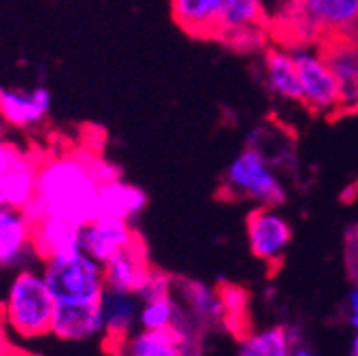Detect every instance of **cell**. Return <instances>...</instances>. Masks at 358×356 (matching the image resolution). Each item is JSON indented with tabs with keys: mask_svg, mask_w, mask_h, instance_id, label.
Wrapping results in <instances>:
<instances>
[{
	"mask_svg": "<svg viewBox=\"0 0 358 356\" xmlns=\"http://www.w3.org/2000/svg\"><path fill=\"white\" fill-rule=\"evenodd\" d=\"M99 180L90 166V154H54L38 160L36 188L24 213L30 222L60 218L83 227L96 218Z\"/></svg>",
	"mask_w": 358,
	"mask_h": 356,
	"instance_id": "6da1fadb",
	"label": "cell"
},
{
	"mask_svg": "<svg viewBox=\"0 0 358 356\" xmlns=\"http://www.w3.org/2000/svg\"><path fill=\"white\" fill-rule=\"evenodd\" d=\"M271 30L284 48L322 45L329 38L358 41V0H282Z\"/></svg>",
	"mask_w": 358,
	"mask_h": 356,
	"instance_id": "7a4b0ae2",
	"label": "cell"
},
{
	"mask_svg": "<svg viewBox=\"0 0 358 356\" xmlns=\"http://www.w3.org/2000/svg\"><path fill=\"white\" fill-rule=\"evenodd\" d=\"M54 311L56 301L48 284H45L41 271H34L30 266H22L7 288L3 305V316L7 327L24 339L50 335Z\"/></svg>",
	"mask_w": 358,
	"mask_h": 356,
	"instance_id": "3957f363",
	"label": "cell"
},
{
	"mask_svg": "<svg viewBox=\"0 0 358 356\" xmlns=\"http://www.w3.org/2000/svg\"><path fill=\"white\" fill-rule=\"evenodd\" d=\"M41 276L56 303H99L105 292L103 264L81 250L43 260Z\"/></svg>",
	"mask_w": 358,
	"mask_h": 356,
	"instance_id": "277c9868",
	"label": "cell"
},
{
	"mask_svg": "<svg viewBox=\"0 0 358 356\" xmlns=\"http://www.w3.org/2000/svg\"><path fill=\"white\" fill-rule=\"evenodd\" d=\"M224 186L227 192L250 199L260 207H275L286 201V188L280 175L252 148H245L231 160L224 173Z\"/></svg>",
	"mask_w": 358,
	"mask_h": 356,
	"instance_id": "5b68a950",
	"label": "cell"
},
{
	"mask_svg": "<svg viewBox=\"0 0 358 356\" xmlns=\"http://www.w3.org/2000/svg\"><path fill=\"white\" fill-rule=\"evenodd\" d=\"M299 87H301V105H305L311 113L318 115H337V83L335 77L320 52L318 45L290 48Z\"/></svg>",
	"mask_w": 358,
	"mask_h": 356,
	"instance_id": "8992f818",
	"label": "cell"
},
{
	"mask_svg": "<svg viewBox=\"0 0 358 356\" xmlns=\"http://www.w3.org/2000/svg\"><path fill=\"white\" fill-rule=\"evenodd\" d=\"M337 83V115L358 111V41L329 38L318 45Z\"/></svg>",
	"mask_w": 358,
	"mask_h": 356,
	"instance_id": "52a82bcc",
	"label": "cell"
},
{
	"mask_svg": "<svg viewBox=\"0 0 358 356\" xmlns=\"http://www.w3.org/2000/svg\"><path fill=\"white\" fill-rule=\"evenodd\" d=\"M248 241L256 258L275 262L292 241V229L275 207H258L248 215Z\"/></svg>",
	"mask_w": 358,
	"mask_h": 356,
	"instance_id": "ba28073f",
	"label": "cell"
},
{
	"mask_svg": "<svg viewBox=\"0 0 358 356\" xmlns=\"http://www.w3.org/2000/svg\"><path fill=\"white\" fill-rule=\"evenodd\" d=\"M105 288L139 294L154 273V266L148 258V250L141 237L134 239L128 248L111 256L103 264Z\"/></svg>",
	"mask_w": 358,
	"mask_h": 356,
	"instance_id": "9c48e42d",
	"label": "cell"
},
{
	"mask_svg": "<svg viewBox=\"0 0 358 356\" xmlns=\"http://www.w3.org/2000/svg\"><path fill=\"white\" fill-rule=\"evenodd\" d=\"M134 239H137V233L130 227V222L96 215L81 227L79 250L96 262L105 264L111 256L128 248Z\"/></svg>",
	"mask_w": 358,
	"mask_h": 356,
	"instance_id": "30bf717a",
	"label": "cell"
},
{
	"mask_svg": "<svg viewBox=\"0 0 358 356\" xmlns=\"http://www.w3.org/2000/svg\"><path fill=\"white\" fill-rule=\"evenodd\" d=\"M52 94L48 87H32V90H15V87H0V120L11 128H32L50 115Z\"/></svg>",
	"mask_w": 358,
	"mask_h": 356,
	"instance_id": "8fae6325",
	"label": "cell"
},
{
	"mask_svg": "<svg viewBox=\"0 0 358 356\" xmlns=\"http://www.w3.org/2000/svg\"><path fill=\"white\" fill-rule=\"evenodd\" d=\"M50 335L60 341H90L103 337L99 303H56Z\"/></svg>",
	"mask_w": 358,
	"mask_h": 356,
	"instance_id": "7c38bea8",
	"label": "cell"
},
{
	"mask_svg": "<svg viewBox=\"0 0 358 356\" xmlns=\"http://www.w3.org/2000/svg\"><path fill=\"white\" fill-rule=\"evenodd\" d=\"M34 256L32 250V222L20 209L0 207V266H26Z\"/></svg>",
	"mask_w": 358,
	"mask_h": 356,
	"instance_id": "4fadbf2b",
	"label": "cell"
},
{
	"mask_svg": "<svg viewBox=\"0 0 358 356\" xmlns=\"http://www.w3.org/2000/svg\"><path fill=\"white\" fill-rule=\"evenodd\" d=\"M101 318H103V337L109 343H120L126 335L137 329L139 318V297L130 292H120L105 288L101 301Z\"/></svg>",
	"mask_w": 358,
	"mask_h": 356,
	"instance_id": "5bb4252c",
	"label": "cell"
},
{
	"mask_svg": "<svg viewBox=\"0 0 358 356\" xmlns=\"http://www.w3.org/2000/svg\"><path fill=\"white\" fill-rule=\"evenodd\" d=\"M262 77H264L266 90L273 97L288 101V103H301L299 75H296V64H294L290 48L273 45L264 50Z\"/></svg>",
	"mask_w": 358,
	"mask_h": 356,
	"instance_id": "9a60e30c",
	"label": "cell"
},
{
	"mask_svg": "<svg viewBox=\"0 0 358 356\" xmlns=\"http://www.w3.org/2000/svg\"><path fill=\"white\" fill-rule=\"evenodd\" d=\"M148 205V194L143 188L124 182L122 177L99 184L96 194V215L115 218L132 222Z\"/></svg>",
	"mask_w": 358,
	"mask_h": 356,
	"instance_id": "2e32d148",
	"label": "cell"
},
{
	"mask_svg": "<svg viewBox=\"0 0 358 356\" xmlns=\"http://www.w3.org/2000/svg\"><path fill=\"white\" fill-rule=\"evenodd\" d=\"M81 227L60 218H38L32 222V250L41 260H50L79 250Z\"/></svg>",
	"mask_w": 358,
	"mask_h": 356,
	"instance_id": "e0dca14e",
	"label": "cell"
},
{
	"mask_svg": "<svg viewBox=\"0 0 358 356\" xmlns=\"http://www.w3.org/2000/svg\"><path fill=\"white\" fill-rule=\"evenodd\" d=\"M188 343L175 329H134L117 343V356H190Z\"/></svg>",
	"mask_w": 358,
	"mask_h": 356,
	"instance_id": "ac0fdd59",
	"label": "cell"
},
{
	"mask_svg": "<svg viewBox=\"0 0 358 356\" xmlns=\"http://www.w3.org/2000/svg\"><path fill=\"white\" fill-rule=\"evenodd\" d=\"M222 0H171L175 24L190 36L217 38Z\"/></svg>",
	"mask_w": 358,
	"mask_h": 356,
	"instance_id": "d6986e66",
	"label": "cell"
},
{
	"mask_svg": "<svg viewBox=\"0 0 358 356\" xmlns=\"http://www.w3.org/2000/svg\"><path fill=\"white\" fill-rule=\"evenodd\" d=\"M179 294H182L179 307H182L184 314L192 316L196 325H215L227 318L217 290L199 282H186Z\"/></svg>",
	"mask_w": 358,
	"mask_h": 356,
	"instance_id": "ffe728a7",
	"label": "cell"
},
{
	"mask_svg": "<svg viewBox=\"0 0 358 356\" xmlns=\"http://www.w3.org/2000/svg\"><path fill=\"white\" fill-rule=\"evenodd\" d=\"M262 26H268L262 0H222L220 30H217L220 41L233 32L248 30V28H262Z\"/></svg>",
	"mask_w": 358,
	"mask_h": 356,
	"instance_id": "44dd1931",
	"label": "cell"
},
{
	"mask_svg": "<svg viewBox=\"0 0 358 356\" xmlns=\"http://www.w3.org/2000/svg\"><path fill=\"white\" fill-rule=\"evenodd\" d=\"M292 341L284 327L264 329L241 337L239 356H290Z\"/></svg>",
	"mask_w": 358,
	"mask_h": 356,
	"instance_id": "7402d4cb",
	"label": "cell"
},
{
	"mask_svg": "<svg viewBox=\"0 0 358 356\" xmlns=\"http://www.w3.org/2000/svg\"><path fill=\"white\" fill-rule=\"evenodd\" d=\"M220 292V299H222V305H224V311H227V322L233 314H241L245 311V305H248V292L239 286H224Z\"/></svg>",
	"mask_w": 358,
	"mask_h": 356,
	"instance_id": "603a6c76",
	"label": "cell"
},
{
	"mask_svg": "<svg viewBox=\"0 0 358 356\" xmlns=\"http://www.w3.org/2000/svg\"><path fill=\"white\" fill-rule=\"evenodd\" d=\"M350 303H352V311H358V290L350 294Z\"/></svg>",
	"mask_w": 358,
	"mask_h": 356,
	"instance_id": "cb8c5ba5",
	"label": "cell"
},
{
	"mask_svg": "<svg viewBox=\"0 0 358 356\" xmlns=\"http://www.w3.org/2000/svg\"><path fill=\"white\" fill-rule=\"evenodd\" d=\"M290 356H316V354H311L309 350H290Z\"/></svg>",
	"mask_w": 358,
	"mask_h": 356,
	"instance_id": "d4e9b609",
	"label": "cell"
},
{
	"mask_svg": "<svg viewBox=\"0 0 358 356\" xmlns=\"http://www.w3.org/2000/svg\"><path fill=\"white\" fill-rule=\"evenodd\" d=\"M352 327L358 329V311H354V314H352Z\"/></svg>",
	"mask_w": 358,
	"mask_h": 356,
	"instance_id": "484cf974",
	"label": "cell"
},
{
	"mask_svg": "<svg viewBox=\"0 0 358 356\" xmlns=\"http://www.w3.org/2000/svg\"><path fill=\"white\" fill-rule=\"evenodd\" d=\"M354 356H358V335H356V339H354Z\"/></svg>",
	"mask_w": 358,
	"mask_h": 356,
	"instance_id": "4316f807",
	"label": "cell"
},
{
	"mask_svg": "<svg viewBox=\"0 0 358 356\" xmlns=\"http://www.w3.org/2000/svg\"><path fill=\"white\" fill-rule=\"evenodd\" d=\"M354 233H356V239H358V227H356V229H354Z\"/></svg>",
	"mask_w": 358,
	"mask_h": 356,
	"instance_id": "83f0119b",
	"label": "cell"
}]
</instances>
